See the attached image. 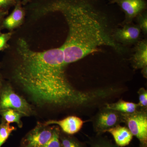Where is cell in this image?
Instances as JSON below:
<instances>
[{
    "mask_svg": "<svg viewBox=\"0 0 147 147\" xmlns=\"http://www.w3.org/2000/svg\"><path fill=\"white\" fill-rule=\"evenodd\" d=\"M17 50L19 59L13 79L32 103L38 108L43 107L68 93L71 84L66 76L61 47L35 52L25 40L20 38Z\"/></svg>",
    "mask_w": 147,
    "mask_h": 147,
    "instance_id": "obj_1",
    "label": "cell"
},
{
    "mask_svg": "<svg viewBox=\"0 0 147 147\" xmlns=\"http://www.w3.org/2000/svg\"><path fill=\"white\" fill-rule=\"evenodd\" d=\"M44 10L60 12L67 23L68 35L61 47L66 65L99 52L101 46L119 54L125 52V47L114 39L106 16L89 0H57Z\"/></svg>",
    "mask_w": 147,
    "mask_h": 147,
    "instance_id": "obj_2",
    "label": "cell"
},
{
    "mask_svg": "<svg viewBox=\"0 0 147 147\" xmlns=\"http://www.w3.org/2000/svg\"><path fill=\"white\" fill-rule=\"evenodd\" d=\"M11 109L24 114L26 117L33 115V107L25 98L19 95L9 84H3L0 90V110Z\"/></svg>",
    "mask_w": 147,
    "mask_h": 147,
    "instance_id": "obj_3",
    "label": "cell"
},
{
    "mask_svg": "<svg viewBox=\"0 0 147 147\" xmlns=\"http://www.w3.org/2000/svg\"><path fill=\"white\" fill-rule=\"evenodd\" d=\"M122 114L123 123L139 140V147H147V109L140 108L133 113Z\"/></svg>",
    "mask_w": 147,
    "mask_h": 147,
    "instance_id": "obj_4",
    "label": "cell"
},
{
    "mask_svg": "<svg viewBox=\"0 0 147 147\" xmlns=\"http://www.w3.org/2000/svg\"><path fill=\"white\" fill-rule=\"evenodd\" d=\"M123 123L122 114L104 107L93 119L94 130L96 134H102L108 129Z\"/></svg>",
    "mask_w": 147,
    "mask_h": 147,
    "instance_id": "obj_5",
    "label": "cell"
},
{
    "mask_svg": "<svg viewBox=\"0 0 147 147\" xmlns=\"http://www.w3.org/2000/svg\"><path fill=\"white\" fill-rule=\"evenodd\" d=\"M54 126L38 123L22 139L20 147H45L53 135Z\"/></svg>",
    "mask_w": 147,
    "mask_h": 147,
    "instance_id": "obj_6",
    "label": "cell"
},
{
    "mask_svg": "<svg viewBox=\"0 0 147 147\" xmlns=\"http://www.w3.org/2000/svg\"><path fill=\"white\" fill-rule=\"evenodd\" d=\"M141 30L137 25L131 23L125 24L122 28L115 29L113 36L116 42L122 45L136 44L139 40Z\"/></svg>",
    "mask_w": 147,
    "mask_h": 147,
    "instance_id": "obj_7",
    "label": "cell"
},
{
    "mask_svg": "<svg viewBox=\"0 0 147 147\" xmlns=\"http://www.w3.org/2000/svg\"><path fill=\"white\" fill-rule=\"evenodd\" d=\"M116 3L123 11L125 15V24L131 23L139 14L146 11V2L145 0H110Z\"/></svg>",
    "mask_w": 147,
    "mask_h": 147,
    "instance_id": "obj_8",
    "label": "cell"
},
{
    "mask_svg": "<svg viewBox=\"0 0 147 147\" xmlns=\"http://www.w3.org/2000/svg\"><path fill=\"white\" fill-rule=\"evenodd\" d=\"M43 123L46 125H56L60 127L64 133L73 135L81 130L84 125V121L79 117L71 116L60 120H50Z\"/></svg>",
    "mask_w": 147,
    "mask_h": 147,
    "instance_id": "obj_9",
    "label": "cell"
},
{
    "mask_svg": "<svg viewBox=\"0 0 147 147\" xmlns=\"http://www.w3.org/2000/svg\"><path fill=\"white\" fill-rule=\"evenodd\" d=\"M134 48V53L130 60L135 69H142L147 67V39L139 40Z\"/></svg>",
    "mask_w": 147,
    "mask_h": 147,
    "instance_id": "obj_10",
    "label": "cell"
},
{
    "mask_svg": "<svg viewBox=\"0 0 147 147\" xmlns=\"http://www.w3.org/2000/svg\"><path fill=\"white\" fill-rule=\"evenodd\" d=\"M107 132L112 135L116 144L120 147L128 146L133 139V135L129 129L120 125L108 129Z\"/></svg>",
    "mask_w": 147,
    "mask_h": 147,
    "instance_id": "obj_11",
    "label": "cell"
},
{
    "mask_svg": "<svg viewBox=\"0 0 147 147\" xmlns=\"http://www.w3.org/2000/svg\"><path fill=\"white\" fill-rule=\"evenodd\" d=\"M105 107L123 114L133 113L140 108L138 103L128 102L122 99L114 103H106Z\"/></svg>",
    "mask_w": 147,
    "mask_h": 147,
    "instance_id": "obj_12",
    "label": "cell"
},
{
    "mask_svg": "<svg viewBox=\"0 0 147 147\" xmlns=\"http://www.w3.org/2000/svg\"><path fill=\"white\" fill-rule=\"evenodd\" d=\"M24 17V11L17 5L14 10L3 23V26L9 30H13L19 26L23 22Z\"/></svg>",
    "mask_w": 147,
    "mask_h": 147,
    "instance_id": "obj_13",
    "label": "cell"
},
{
    "mask_svg": "<svg viewBox=\"0 0 147 147\" xmlns=\"http://www.w3.org/2000/svg\"><path fill=\"white\" fill-rule=\"evenodd\" d=\"M0 115L1 119L7 123L10 124L15 123L17 124L19 128L23 127V123L21 119L24 117H26L23 113L11 109H7L0 110Z\"/></svg>",
    "mask_w": 147,
    "mask_h": 147,
    "instance_id": "obj_14",
    "label": "cell"
},
{
    "mask_svg": "<svg viewBox=\"0 0 147 147\" xmlns=\"http://www.w3.org/2000/svg\"><path fill=\"white\" fill-rule=\"evenodd\" d=\"M88 144L90 147H120L102 134H96L93 137L89 138Z\"/></svg>",
    "mask_w": 147,
    "mask_h": 147,
    "instance_id": "obj_15",
    "label": "cell"
},
{
    "mask_svg": "<svg viewBox=\"0 0 147 147\" xmlns=\"http://www.w3.org/2000/svg\"><path fill=\"white\" fill-rule=\"evenodd\" d=\"M61 147H87L84 144L73 135H69L61 131Z\"/></svg>",
    "mask_w": 147,
    "mask_h": 147,
    "instance_id": "obj_16",
    "label": "cell"
},
{
    "mask_svg": "<svg viewBox=\"0 0 147 147\" xmlns=\"http://www.w3.org/2000/svg\"><path fill=\"white\" fill-rule=\"evenodd\" d=\"M16 129L15 127L10 125V124L1 119L0 123V147H2L11 133Z\"/></svg>",
    "mask_w": 147,
    "mask_h": 147,
    "instance_id": "obj_17",
    "label": "cell"
},
{
    "mask_svg": "<svg viewBox=\"0 0 147 147\" xmlns=\"http://www.w3.org/2000/svg\"><path fill=\"white\" fill-rule=\"evenodd\" d=\"M61 131L59 127L54 126L53 135L44 147H61Z\"/></svg>",
    "mask_w": 147,
    "mask_h": 147,
    "instance_id": "obj_18",
    "label": "cell"
},
{
    "mask_svg": "<svg viewBox=\"0 0 147 147\" xmlns=\"http://www.w3.org/2000/svg\"><path fill=\"white\" fill-rule=\"evenodd\" d=\"M139 28L144 34L147 33V13L146 11L140 13L136 17Z\"/></svg>",
    "mask_w": 147,
    "mask_h": 147,
    "instance_id": "obj_19",
    "label": "cell"
},
{
    "mask_svg": "<svg viewBox=\"0 0 147 147\" xmlns=\"http://www.w3.org/2000/svg\"><path fill=\"white\" fill-rule=\"evenodd\" d=\"M139 95V102L140 108L146 109L147 108V91L144 88L139 89L138 91Z\"/></svg>",
    "mask_w": 147,
    "mask_h": 147,
    "instance_id": "obj_20",
    "label": "cell"
},
{
    "mask_svg": "<svg viewBox=\"0 0 147 147\" xmlns=\"http://www.w3.org/2000/svg\"><path fill=\"white\" fill-rule=\"evenodd\" d=\"M12 34L11 32L0 34V51L7 47V42L11 37Z\"/></svg>",
    "mask_w": 147,
    "mask_h": 147,
    "instance_id": "obj_21",
    "label": "cell"
},
{
    "mask_svg": "<svg viewBox=\"0 0 147 147\" xmlns=\"http://www.w3.org/2000/svg\"><path fill=\"white\" fill-rule=\"evenodd\" d=\"M13 0H0V7L7 6L11 4Z\"/></svg>",
    "mask_w": 147,
    "mask_h": 147,
    "instance_id": "obj_22",
    "label": "cell"
},
{
    "mask_svg": "<svg viewBox=\"0 0 147 147\" xmlns=\"http://www.w3.org/2000/svg\"><path fill=\"white\" fill-rule=\"evenodd\" d=\"M142 75H143V76L145 77V78H147V67H145V68L142 69Z\"/></svg>",
    "mask_w": 147,
    "mask_h": 147,
    "instance_id": "obj_23",
    "label": "cell"
},
{
    "mask_svg": "<svg viewBox=\"0 0 147 147\" xmlns=\"http://www.w3.org/2000/svg\"><path fill=\"white\" fill-rule=\"evenodd\" d=\"M3 84V83L1 74H0V90H1Z\"/></svg>",
    "mask_w": 147,
    "mask_h": 147,
    "instance_id": "obj_24",
    "label": "cell"
},
{
    "mask_svg": "<svg viewBox=\"0 0 147 147\" xmlns=\"http://www.w3.org/2000/svg\"><path fill=\"white\" fill-rule=\"evenodd\" d=\"M2 16V13L0 12V19H1V18Z\"/></svg>",
    "mask_w": 147,
    "mask_h": 147,
    "instance_id": "obj_25",
    "label": "cell"
},
{
    "mask_svg": "<svg viewBox=\"0 0 147 147\" xmlns=\"http://www.w3.org/2000/svg\"><path fill=\"white\" fill-rule=\"evenodd\" d=\"M0 34H1V32H0Z\"/></svg>",
    "mask_w": 147,
    "mask_h": 147,
    "instance_id": "obj_26",
    "label": "cell"
}]
</instances>
